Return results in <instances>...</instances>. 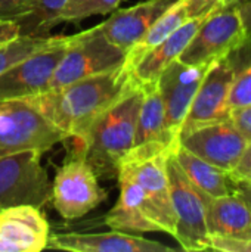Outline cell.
I'll use <instances>...</instances> for the list:
<instances>
[{
    "mask_svg": "<svg viewBox=\"0 0 251 252\" xmlns=\"http://www.w3.org/2000/svg\"><path fill=\"white\" fill-rule=\"evenodd\" d=\"M170 154L124 159L118 165L120 196L105 216L107 226L127 233L161 232L175 238L176 216L167 174Z\"/></svg>",
    "mask_w": 251,
    "mask_h": 252,
    "instance_id": "1",
    "label": "cell"
},
{
    "mask_svg": "<svg viewBox=\"0 0 251 252\" xmlns=\"http://www.w3.org/2000/svg\"><path fill=\"white\" fill-rule=\"evenodd\" d=\"M132 71L121 66L83 78L58 90H46L27 100L68 139L80 140L96 118L108 109L133 83Z\"/></svg>",
    "mask_w": 251,
    "mask_h": 252,
    "instance_id": "2",
    "label": "cell"
},
{
    "mask_svg": "<svg viewBox=\"0 0 251 252\" xmlns=\"http://www.w3.org/2000/svg\"><path fill=\"white\" fill-rule=\"evenodd\" d=\"M135 78V77H133ZM142 86L136 80L92 124L86 136L74 140V155L83 157L101 177H117L118 165L135 145Z\"/></svg>",
    "mask_w": 251,
    "mask_h": 252,
    "instance_id": "3",
    "label": "cell"
},
{
    "mask_svg": "<svg viewBox=\"0 0 251 252\" xmlns=\"http://www.w3.org/2000/svg\"><path fill=\"white\" fill-rule=\"evenodd\" d=\"M124 61L126 52L111 43L98 24L72 35L47 90H58L83 78L108 72L121 66Z\"/></svg>",
    "mask_w": 251,
    "mask_h": 252,
    "instance_id": "4",
    "label": "cell"
},
{
    "mask_svg": "<svg viewBox=\"0 0 251 252\" xmlns=\"http://www.w3.org/2000/svg\"><path fill=\"white\" fill-rule=\"evenodd\" d=\"M68 136L27 100L0 102V155L34 149L46 152Z\"/></svg>",
    "mask_w": 251,
    "mask_h": 252,
    "instance_id": "5",
    "label": "cell"
},
{
    "mask_svg": "<svg viewBox=\"0 0 251 252\" xmlns=\"http://www.w3.org/2000/svg\"><path fill=\"white\" fill-rule=\"evenodd\" d=\"M41 152L28 149L0 155V210L16 205L41 208L52 198V185L41 165Z\"/></svg>",
    "mask_w": 251,
    "mask_h": 252,
    "instance_id": "6",
    "label": "cell"
},
{
    "mask_svg": "<svg viewBox=\"0 0 251 252\" xmlns=\"http://www.w3.org/2000/svg\"><path fill=\"white\" fill-rule=\"evenodd\" d=\"M107 199L98 174L80 155H70L58 168L52 185V198L58 214L68 220H78Z\"/></svg>",
    "mask_w": 251,
    "mask_h": 252,
    "instance_id": "7",
    "label": "cell"
},
{
    "mask_svg": "<svg viewBox=\"0 0 251 252\" xmlns=\"http://www.w3.org/2000/svg\"><path fill=\"white\" fill-rule=\"evenodd\" d=\"M167 174L176 216V241L185 251L210 250V235L206 223V202L209 195L191 183L176 162L173 152L167 158Z\"/></svg>",
    "mask_w": 251,
    "mask_h": 252,
    "instance_id": "8",
    "label": "cell"
},
{
    "mask_svg": "<svg viewBox=\"0 0 251 252\" xmlns=\"http://www.w3.org/2000/svg\"><path fill=\"white\" fill-rule=\"evenodd\" d=\"M71 40L72 35H56L52 43L0 74V102L28 99L46 92Z\"/></svg>",
    "mask_w": 251,
    "mask_h": 252,
    "instance_id": "9",
    "label": "cell"
},
{
    "mask_svg": "<svg viewBox=\"0 0 251 252\" xmlns=\"http://www.w3.org/2000/svg\"><path fill=\"white\" fill-rule=\"evenodd\" d=\"M247 38L237 3L225 4L204 19L198 31L179 55L186 65H206L225 56Z\"/></svg>",
    "mask_w": 251,
    "mask_h": 252,
    "instance_id": "10",
    "label": "cell"
},
{
    "mask_svg": "<svg viewBox=\"0 0 251 252\" xmlns=\"http://www.w3.org/2000/svg\"><path fill=\"white\" fill-rule=\"evenodd\" d=\"M237 75L238 72L228 55L212 62L185 117L179 139L198 127L229 120L228 97Z\"/></svg>",
    "mask_w": 251,
    "mask_h": 252,
    "instance_id": "11",
    "label": "cell"
},
{
    "mask_svg": "<svg viewBox=\"0 0 251 252\" xmlns=\"http://www.w3.org/2000/svg\"><path fill=\"white\" fill-rule=\"evenodd\" d=\"M249 142L231 118L198 127L179 139L180 146L228 173L235 170Z\"/></svg>",
    "mask_w": 251,
    "mask_h": 252,
    "instance_id": "12",
    "label": "cell"
},
{
    "mask_svg": "<svg viewBox=\"0 0 251 252\" xmlns=\"http://www.w3.org/2000/svg\"><path fill=\"white\" fill-rule=\"evenodd\" d=\"M210 65H186L176 59L157 80L164 105L166 126L176 140H179L185 117Z\"/></svg>",
    "mask_w": 251,
    "mask_h": 252,
    "instance_id": "13",
    "label": "cell"
},
{
    "mask_svg": "<svg viewBox=\"0 0 251 252\" xmlns=\"http://www.w3.org/2000/svg\"><path fill=\"white\" fill-rule=\"evenodd\" d=\"M141 86L142 102L138 117L135 145L124 159H145L163 152H173L179 146V140L170 134L166 126L164 105L157 81Z\"/></svg>",
    "mask_w": 251,
    "mask_h": 252,
    "instance_id": "14",
    "label": "cell"
},
{
    "mask_svg": "<svg viewBox=\"0 0 251 252\" xmlns=\"http://www.w3.org/2000/svg\"><path fill=\"white\" fill-rule=\"evenodd\" d=\"M49 235V223L40 208L16 205L0 210V252L43 251Z\"/></svg>",
    "mask_w": 251,
    "mask_h": 252,
    "instance_id": "15",
    "label": "cell"
},
{
    "mask_svg": "<svg viewBox=\"0 0 251 252\" xmlns=\"http://www.w3.org/2000/svg\"><path fill=\"white\" fill-rule=\"evenodd\" d=\"M47 248L77 252H172L173 248L127 232L107 233H55L49 235Z\"/></svg>",
    "mask_w": 251,
    "mask_h": 252,
    "instance_id": "16",
    "label": "cell"
},
{
    "mask_svg": "<svg viewBox=\"0 0 251 252\" xmlns=\"http://www.w3.org/2000/svg\"><path fill=\"white\" fill-rule=\"evenodd\" d=\"M173 1L176 0H145L127 9L117 7L99 25L107 38L127 53Z\"/></svg>",
    "mask_w": 251,
    "mask_h": 252,
    "instance_id": "17",
    "label": "cell"
},
{
    "mask_svg": "<svg viewBox=\"0 0 251 252\" xmlns=\"http://www.w3.org/2000/svg\"><path fill=\"white\" fill-rule=\"evenodd\" d=\"M209 15H201L186 21L182 27L173 31L163 41L146 50L139 58V61L130 68L135 80L141 84L157 81L160 74L185 50V47L189 44V41L198 31L200 25Z\"/></svg>",
    "mask_w": 251,
    "mask_h": 252,
    "instance_id": "18",
    "label": "cell"
},
{
    "mask_svg": "<svg viewBox=\"0 0 251 252\" xmlns=\"http://www.w3.org/2000/svg\"><path fill=\"white\" fill-rule=\"evenodd\" d=\"M206 223L210 236L244 238L251 229V208L237 195L207 198Z\"/></svg>",
    "mask_w": 251,
    "mask_h": 252,
    "instance_id": "19",
    "label": "cell"
},
{
    "mask_svg": "<svg viewBox=\"0 0 251 252\" xmlns=\"http://www.w3.org/2000/svg\"><path fill=\"white\" fill-rule=\"evenodd\" d=\"M173 157L198 190L212 198L231 195V174L228 171L209 164L180 145L173 151Z\"/></svg>",
    "mask_w": 251,
    "mask_h": 252,
    "instance_id": "20",
    "label": "cell"
},
{
    "mask_svg": "<svg viewBox=\"0 0 251 252\" xmlns=\"http://www.w3.org/2000/svg\"><path fill=\"white\" fill-rule=\"evenodd\" d=\"M67 0H31L12 21L24 37H47L61 24V13Z\"/></svg>",
    "mask_w": 251,
    "mask_h": 252,
    "instance_id": "21",
    "label": "cell"
},
{
    "mask_svg": "<svg viewBox=\"0 0 251 252\" xmlns=\"http://www.w3.org/2000/svg\"><path fill=\"white\" fill-rule=\"evenodd\" d=\"M56 35H47V37L19 35L10 41L0 44V74H3L6 69H9L10 66H13L15 63H18L28 55L52 43Z\"/></svg>",
    "mask_w": 251,
    "mask_h": 252,
    "instance_id": "22",
    "label": "cell"
},
{
    "mask_svg": "<svg viewBox=\"0 0 251 252\" xmlns=\"http://www.w3.org/2000/svg\"><path fill=\"white\" fill-rule=\"evenodd\" d=\"M123 0H67L61 13V22L78 24L95 15L114 12Z\"/></svg>",
    "mask_w": 251,
    "mask_h": 252,
    "instance_id": "23",
    "label": "cell"
},
{
    "mask_svg": "<svg viewBox=\"0 0 251 252\" xmlns=\"http://www.w3.org/2000/svg\"><path fill=\"white\" fill-rule=\"evenodd\" d=\"M251 105V66L241 71L229 90V97H228V106L229 111L243 108Z\"/></svg>",
    "mask_w": 251,
    "mask_h": 252,
    "instance_id": "24",
    "label": "cell"
},
{
    "mask_svg": "<svg viewBox=\"0 0 251 252\" xmlns=\"http://www.w3.org/2000/svg\"><path fill=\"white\" fill-rule=\"evenodd\" d=\"M231 121L235 124V127L249 139L251 140V105L238 108L231 111L229 115Z\"/></svg>",
    "mask_w": 251,
    "mask_h": 252,
    "instance_id": "25",
    "label": "cell"
},
{
    "mask_svg": "<svg viewBox=\"0 0 251 252\" xmlns=\"http://www.w3.org/2000/svg\"><path fill=\"white\" fill-rule=\"evenodd\" d=\"M231 193L237 195L251 208V177L231 176Z\"/></svg>",
    "mask_w": 251,
    "mask_h": 252,
    "instance_id": "26",
    "label": "cell"
},
{
    "mask_svg": "<svg viewBox=\"0 0 251 252\" xmlns=\"http://www.w3.org/2000/svg\"><path fill=\"white\" fill-rule=\"evenodd\" d=\"M30 1L31 0H0V19H12L24 10Z\"/></svg>",
    "mask_w": 251,
    "mask_h": 252,
    "instance_id": "27",
    "label": "cell"
},
{
    "mask_svg": "<svg viewBox=\"0 0 251 252\" xmlns=\"http://www.w3.org/2000/svg\"><path fill=\"white\" fill-rule=\"evenodd\" d=\"M231 176L234 177H251V140L249 142L238 165L234 171H231Z\"/></svg>",
    "mask_w": 251,
    "mask_h": 252,
    "instance_id": "28",
    "label": "cell"
},
{
    "mask_svg": "<svg viewBox=\"0 0 251 252\" xmlns=\"http://www.w3.org/2000/svg\"><path fill=\"white\" fill-rule=\"evenodd\" d=\"M19 37V30L12 19H0V44Z\"/></svg>",
    "mask_w": 251,
    "mask_h": 252,
    "instance_id": "29",
    "label": "cell"
},
{
    "mask_svg": "<svg viewBox=\"0 0 251 252\" xmlns=\"http://www.w3.org/2000/svg\"><path fill=\"white\" fill-rule=\"evenodd\" d=\"M238 4V10L247 32V37H251V0H240L237 1Z\"/></svg>",
    "mask_w": 251,
    "mask_h": 252,
    "instance_id": "30",
    "label": "cell"
},
{
    "mask_svg": "<svg viewBox=\"0 0 251 252\" xmlns=\"http://www.w3.org/2000/svg\"><path fill=\"white\" fill-rule=\"evenodd\" d=\"M240 239H249V241H251V229L244 235V238H240Z\"/></svg>",
    "mask_w": 251,
    "mask_h": 252,
    "instance_id": "31",
    "label": "cell"
},
{
    "mask_svg": "<svg viewBox=\"0 0 251 252\" xmlns=\"http://www.w3.org/2000/svg\"><path fill=\"white\" fill-rule=\"evenodd\" d=\"M237 1H240V0H222L223 4H231V3H237Z\"/></svg>",
    "mask_w": 251,
    "mask_h": 252,
    "instance_id": "32",
    "label": "cell"
}]
</instances>
